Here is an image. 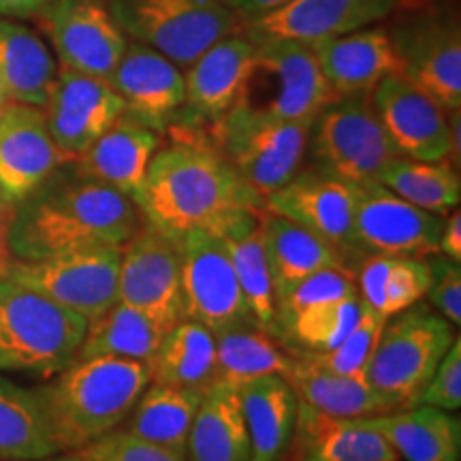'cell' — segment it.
Masks as SVG:
<instances>
[{"mask_svg": "<svg viewBox=\"0 0 461 461\" xmlns=\"http://www.w3.org/2000/svg\"><path fill=\"white\" fill-rule=\"evenodd\" d=\"M400 154L380 124L370 95L336 96L316 115L305 160L310 169L355 184L372 182Z\"/></svg>", "mask_w": 461, "mask_h": 461, "instance_id": "obj_8", "label": "cell"}, {"mask_svg": "<svg viewBox=\"0 0 461 461\" xmlns=\"http://www.w3.org/2000/svg\"><path fill=\"white\" fill-rule=\"evenodd\" d=\"M461 109L457 112L448 113V143H451V154H448V160L455 169H459V146H461Z\"/></svg>", "mask_w": 461, "mask_h": 461, "instance_id": "obj_50", "label": "cell"}, {"mask_svg": "<svg viewBox=\"0 0 461 461\" xmlns=\"http://www.w3.org/2000/svg\"><path fill=\"white\" fill-rule=\"evenodd\" d=\"M167 330L131 305L115 302L88 319L77 357H118L149 361L163 344Z\"/></svg>", "mask_w": 461, "mask_h": 461, "instance_id": "obj_38", "label": "cell"}, {"mask_svg": "<svg viewBox=\"0 0 461 461\" xmlns=\"http://www.w3.org/2000/svg\"><path fill=\"white\" fill-rule=\"evenodd\" d=\"M188 461H250V436L238 387L214 383L203 393L190 428Z\"/></svg>", "mask_w": 461, "mask_h": 461, "instance_id": "obj_31", "label": "cell"}, {"mask_svg": "<svg viewBox=\"0 0 461 461\" xmlns=\"http://www.w3.org/2000/svg\"><path fill=\"white\" fill-rule=\"evenodd\" d=\"M88 319L0 274V372L54 378L71 366Z\"/></svg>", "mask_w": 461, "mask_h": 461, "instance_id": "obj_4", "label": "cell"}, {"mask_svg": "<svg viewBox=\"0 0 461 461\" xmlns=\"http://www.w3.org/2000/svg\"><path fill=\"white\" fill-rule=\"evenodd\" d=\"M62 453L37 389L0 376V459L32 461Z\"/></svg>", "mask_w": 461, "mask_h": 461, "instance_id": "obj_37", "label": "cell"}, {"mask_svg": "<svg viewBox=\"0 0 461 461\" xmlns=\"http://www.w3.org/2000/svg\"><path fill=\"white\" fill-rule=\"evenodd\" d=\"M118 302L157 321L167 331L184 319L182 263L177 240L143 222L122 246Z\"/></svg>", "mask_w": 461, "mask_h": 461, "instance_id": "obj_12", "label": "cell"}, {"mask_svg": "<svg viewBox=\"0 0 461 461\" xmlns=\"http://www.w3.org/2000/svg\"><path fill=\"white\" fill-rule=\"evenodd\" d=\"M58 68L39 32L0 15V96L5 105L20 103L43 109L54 90Z\"/></svg>", "mask_w": 461, "mask_h": 461, "instance_id": "obj_27", "label": "cell"}, {"mask_svg": "<svg viewBox=\"0 0 461 461\" xmlns=\"http://www.w3.org/2000/svg\"><path fill=\"white\" fill-rule=\"evenodd\" d=\"M457 331L429 303H414L384 321L366 378L389 411L420 403L438 363Z\"/></svg>", "mask_w": 461, "mask_h": 461, "instance_id": "obj_6", "label": "cell"}, {"mask_svg": "<svg viewBox=\"0 0 461 461\" xmlns=\"http://www.w3.org/2000/svg\"><path fill=\"white\" fill-rule=\"evenodd\" d=\"M383 325H384L383 316H378L374 310H370L366 305L359 322L355 325V330L350 331L348 336L336 346V348L327 350V353H302L295 357H302V359L336 374L366 376L367 363H370L374 348H376Z\"/></svg>", "mask_w": 461, "mask_h": 461, "instance_id": "obj_42", "label": "cell"}, {"mask_svg": "<svg viewBox=\"0 0 461 461\" xmlns=\"http://www.w3.org/2000/svg\"><path fill=\"white\" fill-rule=\"evenodd\" d=\"M203 393L205 391L171 387L149 380L126 417L122 429L152 445L186 455L190 428Z\"/></svg>", "mask_w": 461, "mask_h": 461, "instance_id": "obj_34", "label": "cell"}, {"mask_svg": "<svg viewBox=\"0 0 461 461\" xmlns=\"http://www.w3.org/2000/svg\"><path fill=\"white\" fill-rule=\"evenodd\" d=\"M336 99L314 48L299 41L255 43L244 82L227 113L276 122H314Z\"/></svg>", "mask_w": 461, "mask_h": 461, "instance_id": "obj_5", "label": "cell"}, {"mask_svg": "<svg viewBox=\"0 0 461 461\" xmlns=\"http://www.w3.org/2000/svg\"><path fill=\"white\" fill-rule=\"evenodd\" d=\"M105 5L129 41L160 51L182 71L240 24L224 0H107Z\"/></svg>", "mask_w": 461, "mask_h": 461, "instance_id": "obj_7", "label": "cell"}, {"mask_svg": "<svg viewBox=\"0 0 461 461\" xmlns=\"http://www.w3.org/2000/svg\"><path fill=\"white\" fill-rule=\"evenodd\" d=\"M216 380L230 387H241L263 376H285L291 372L295 355H291L272 333L252 322H238L214 331Z\"/></svg>", "mask_w": 461, "mask_h": 461, "instance_id": "obj_33", "label": "cell"}, {"mask_svg": "<svg viewBox=\"0 0 461 461\" xmlns=\"http://www.w3.org/2000/svg\"><path fill=\"white\" fill-rule=\"evenodd\" d=\"M90 461H188L186 455L152 445L118 428L79 448Z\"/></svg>", "mask_w": 461, "mask_h": 461, "instance_id": "obj_43", "label": "cell"}, {"mask_svg": "<svg viewBox=\"0 0 461 461\" xmlns=\"http://www.w3.org/2000/svg\"><path fill=\"white\" fill-rule=\"evenodd\" d=\"M50 0H0V15L11 20H34Z\"/></svg>", "mask_w": 461, "mask_h": 461, "instance_id": "obj_48", "label": "cell"}, {"mask_svg": "<svg viewBox=\"0 0 461 461\" xmlns=\"http://www.w3.org/2000/svg\"><path fill=\"white\" fill-rule=\"evenodd\" d=\"M11 216H14V207H9L7 203H3V201H0V274H3L5 265H7L11 258L9 241H7Z\"/></svg>", "mask_w": 461, "mask_h": 461, "instance_id": "obj_49", "label": "cell"}, {"mask_svg": "<svg viewBox=\"0 0 461 461\" xmlns=\"http://www.w3.org/2000/svg\"><path fill=\"white\" fill-rule=\"evenodd\" d=\"M68 160L51 140L43 109L9 103L0 112V201L15 207Z\"/></svg>", "mask_w": 461, "mask_h": 461, "instance_id": "obj_19", "label": "cell"}, {"mask_svg": "<svg viewBox=\"0 0 461 461\" xmlns=\"http://www.w3.org/2000/svg\"><path fill=\"white\" fill-rule=\"evenodd\" d=\"M124 112V101L107 79L62 67L43 107L51 140L68 163L82 157Z\"/></svg>", "mask_w": 461, "mask_h": 461, "instance_id": "obj_18", "label": "cell"}, {"mask_svg": "<svg viewBox=\"0 0 461 461\" xmlns=\"http://www.w3.org/2000/svg\"><path fill=\"white\" fill-rule=\"evenodd\" d=\"M152 383L207 391L216 380V338L199 321L182 319L165 333L152 357Z\"/></svg>", "mask_w": 461, "mask_h": 461, "instance_id": "obj_35", "label": "cell"}, {"mask_svg": "<svg viewBox=\"0 0 461 461\" xmlns=\"http://www.w3.org/2000/svg\"><path fill=\"white\" fill-rule=\"evenodd\" d=\"M169 132L171 141L149 160L140 199L143 222L176 240L188 230L212 229L238 207H263L207 131L176 124Z\"/></svg>", "mask_w": 461, "mask_h": 461, "instance_id": "obj_1", "label": "cell"}, {"mask_svg": "<svg viewBox=\"0 0 461 461\" xmlns=\"http://www.w3.org/2000/svg\"><path fill=\"white\" fill-rule=\"evenodd\" d=\"M353 295H359L355 269L350 265H331V267L305 276L297 285L288 288L285 295L276 302V322L280 327L282 322L293 319L303 310Z\"/></svg>", "mask_w": 461, "mask_h": 461, "instance_id": "obj_41", "label": "cell"}, {"mask_svg": "<svg viewBox=\"0 0 461 461\" xmlns=\"http://www.w3.org/2000/svg\"><path fill=\"white\" fill-rule=\"evenodd\" d=\"M428 261L431 280L425 297L431 308L457 330L461 325V263L445 255H431Z\"/></svg>", "mask_w": 461, "mask_h": 461, "instance_id": "obj_44", "label": "cell"}, {"mask_svg": "<svg viewBox=\"0 0 461 461\" xmlns=\"http://www.w3.org/2000/svg\"><path fill=\"white\" fill-rule=\"evenodd\" d=\"M363 308H366L363 299L353 295L303 310L282 322L278 327V339L293 355L327 353L355 330Z\"/></svg>", "mask_w": 461, "mask_h": 461, "instance_id": "obj_40", "label": "cell"}, {"mask_svg": "<svg viewBox=\"0 0 461 461\" xmlns=\"http://www.w3.org/2000/svg\"><path fill=\"white\" fill-rule=\"evenodd\" d=\"M252 51L255 43L238 31L203 51L184 71L186 103L176 124L210 131L233 107Z\"/></svg>", "mask_w": 461, "mask_h": 461, "instance_id": "obj_22", "label": "cell"}, {"mask_svg": "<svg viewBox=\"0 0 461 461\" xmlns=\"http://www.w3.org/2000/svg\"><path fill=\"white\" fill-rule=\"evenodd\" d=\"M420 403L442 408V411L457 412L461 406V339H453L448 350L438 363L434 376L420 395Z\"/></svg>", "mask_w": 461, "mask_h": 461, "instance_id": "obj_45", "label": "cell"}, {"mask_svg": "<svg viewBox=\"0 0 461 461\" xmlns=\"http://www.w3.org/2000/svg\"><path fill=\"white\" fill-rule=\"evenodd\" d=\"M357 293L384 321L428 295L431 269L428 257L366 255L355 269Z\"/></svg>", "mask_w": 461, "mask_h": 461, "instance_id": "obj_32", "label": "cell"}, {"mask_svg": "<svg viewBox=\"0 0 461 461\" xmlns=\"http://www.w3.org/2000/svg\"><path fill=\"white\" fill-rule=\"evenodd\" d=\"M176 240L182 263L184 319L199 321L212 331L250 322L222 241L207 229L188 230Z\"/></svg>", "mask_w": 461, "mask_h": 461, "instance_id": "obj_16", "label": "cell"}, {"mask_svg": "<svg viewBox=\"0 0 461 461\" xmlns=\"http://www.w3.org/2000/svg\"><path fill=\"white\" fill-rule=\"evenodd\" d=\"M438 255H445L455 263H461V212L453 210L445 216V227L440 233Z\"/></svg>", "mask_w": 461, "mask_h": 461, "instance_id": "obj_46", "label": "cell"}, {"mask_svg": "<svg viewBox=\"0 0 461 461\" xmlns=\"http://www.w3.org/2000/svg\"><path fill=\"white\" fill-rule=\"evenodd\" d=\"M291 0H224L230 14L238 17V22H250L263 17L272 11L285 7Z\"/></svg>", "mask_w": 461, "mask_h": 461, "instance_id": "obj_47", "label": "cell"}, {"mask_svg": "<svg viewBox=\"0 0 461 461\" xmlns=\"http://www.w3.org/2000/svg\"><path fill=\"white\" fill-rule=\"evenodd\" d=\"M34 20L48 34L58 67L90 77L109 82L129 45L103 0H50Z\"/></svg>", "mask_w": 461, "mask_h": 461, "instance_id": "obj_13", "label": "cell"}, {"mask_svg": "<svg viewBox=\"0 0 461 461\" xmlns=\"http://www.w3.org/2000/svg\"><path fill=\"white\" fill-rule=\"evenodd\" d=\"M357 186L316 169H299L285 186L263 199L265 210L312 230L331 244L355 269L361 255L355 244Z\"/></svg>", "mask_w": 461, "mask_h": 461, "instance_id": "obj_15", "label": "cell"}, {"mask_svg": "<svg viewBox=\"0 0 461 461\" xmlns=\"http://www.w3.org/2000/svg\"><path fill=\"white\" fill-rule=\"evenodd\" d=\"M376 180L400 199L438 216H448L461 201L459 169L448 160L429 163L395 157L380 169Z\"/></svg>", "mask_w": 461, "mask_h": 461, "instance_id": "obj_39", "label": "cell"}, {"mask_svg": "<svg viewBox=\"0 0 461 461\" xmlns=\"http://www.w3.org/2000/svg\"><path fill=\"white\" fill-rule=\"evenodd\" d=\"M122 246H86L43 258H9L3 276L92 319L118 302Z\"/></svg>", "mask_w": 461, "mask_h": 461, "instance_id": "obj_10", "label": "cell"}, {"mask_svg": "<svg viewBox=\"0 0 461 461\" xmlns=\"http://www.w3.org/2000/svg\"><path fill=\"white\" fill-rule=\"evenodd\" d=\"M286 380L299 402L331 417L363 419L387 412V406L370 387L366 376L336 374L295 357Z\"/></svg>", "mask_w": 461, "mask_h": 461, "instance_id": "obj_36", "label": "cell"}, {"mask_svg": "<svg viewBox=\"0 0 461 461\" xmlns=\"http://www.w3.org/2000/svg\"><path fill=\"white\" fill-rule=\"evenodd\" d=\"M141 224L135 201L75 167L71 173L56 171L15 207L9 252L31 261L86 246H124Z\"/></svg>", "mask_w": 461, "mask_h": 461, "instance_id": "obj_2", "label": "cell"}, {"mask_svg": "<svg viewBox=\"0 0 461 461\" xmlns=\"http://www.w3.org/2000/svg\"><path fill=\"white\" fill-rule=\"evenodd\" d=\"M370 96L380 124L400 157L429 163L448 160V113L431 96L400 73L380 79Z\"/></svg>", "mask_w": 461, "mask_h": 461, "instance_id": "obj_20", "label": "cell"}, {"mask_svg": "<svg viewBox=\"0 0 461 461\" xmlns=\"http://www.w3.org/2000/svg\"><path fill=\"white\" fill-rule=\"evenodd\" d=\"M263 207H238L207 229L222 241L233 265L248 319L252 325L278 338L276 297L261 235Z\"/></svg>", "mask_w": 461, "mask_h": 461, "instance_id": "obj_23", "label": "cell"}, {"mask_svg": "<svg viewBox=\"0 0 461 461\" xmlns=\"http://www.w3.org/2000/svg\"><path fill=\"white\" fill-rule=\"evenodd\" d=\"M310 129L312 122H276L224 113L207 135L246 186L265 199L303 167Z\"/></svg>", "mask_w": 461, "mask_h": 461, "instance_id": "obj_9", "label": "cell"}, {"mask_svg": "<svg viewBox=\"0 0 461 461\" xmlns=\"http://www.w3.org/2000/svg\"><path fill=\"white\" fill-rule=\"evenodd\" d=\"M3 107H5V101H3V96H0V112H3Z\"/></svg>", "mask_w": 461, "mask_h": 461, "instance_id": "obj_52", "label": "cell"}, {"mask_svg": "<svg viewBox=\"0 0 461 461\" xmlns=\"http://www.w3.org/2000/svg\"><path fill=\"white\" fill-rule=\"evenodd\" d=\"M402 7V0H291L285 7L250 22H240L238 32L252 43L299 41L312 45L380 24Z\"/></svg>", "mask_w": 461, "mask_h": 461, "instance_id": "obj_17", "label": "cell"}, {"mask_svg": "<svg viewBox=\"0 0 461 461\" xmlns=\"http://www.w3.org/2000/svg\"><path fill=\"white\" fill-rule=\"evenodd\" d=\"M56 380L37 389L60 451H79L126 417L152 380L148 361L75 357Z\"/></svg>", "mask_w": 461, "mask_h": 461, "instance_id": "obj_3", "label": "cell"}, {"mask_svg": "<svg viewBox=\"0 0 461 461\" xmlns=\"http://www.w3.org/2000/svg\"><path fill=\"white\" fill-rule=\"evenodd\" d=\"M321 73L336 96L372 95L380 79L400 73L389 31L374 24L312 43Z\"/></svg>", "mask_w": 461, "mask_h": 461, "instance_id": "obj_24", "label": "cell"}, {"mask_svg": "<svg viewBox=\"0 0 461 461\" xmlns=\"http://www.w3.org/2000/svg\"><path fill=\"white\" fill-rule=\"evenodd\" d=\"M261 235L269 274H272L276 302L305 276L331 267L348 265L331 244L274 212H261Z\"/></svg>", "mask_w": 461, "mask_h": 461, "instance_id": "obj_30", "label": "cell"}, {"mask_svg": "<svg viewBox=\"0 0 461 461\" xmlns=\"http://www.w3.org/2000/svg\"><path fill=\"white\" fill-rule=\"evenodd\" d=\"M291 461H400L389 440L363 419H339L299 402Z\"/></svg>", "mask_w": 461, "mask_h": 461, "instance_id": "obj_26", "label": "cell"}, {"mask_svg": "<svg viewBox=\"0 0 461 461\" xmlns=\"http://www.w3.org/2000/svg\"><path fill=\"white\" fill-rule=\"evenodd\" d=\"M445 216L408 203L378 180L357 186L355 244L366 255H438Z\"/></svg>", "mask_w": 461, "mask_h": 461, "instance_id": "obj_14", "label": "cell"}, {"mask_svg": "<svg viewBox=\"0 0 461 461\" xmlns=\"http://www.w3.org/2000/svg\"><path fill=\"white\" fill-rule=\"evenodd\" d=\"M250 436V461H282L297 423L299 397L285 376H263L238 387Z\"/></svg>", "mask_w": 461, "mask_h": 461, "instance_id": "obj_29", "label": "cell"}, {"mask_svg": "<svg viewBox=\"0 0 461 461\" xmlns=\"http://www.w3.org/2000/svg\"><path fill=\"white\" fill-rule=\"evenodd\" d=\"M389 440L403 461H459L461 420L442 408L417 403L412 408L363 417Z\"/></svg>", "mask_w": 461, "mask_h": 461, "instance_id": "obj_28", "label": "cell"}, {"mask_svg": "<svg viewBox=\"0 0 461 461\" xmlns=\"http://www.w3.org/2000/svg\"><path fill=\"white\" fill-rule=\"evenodd\" d=\"M389 31L400 75L431 96L447 113L461 109L459 20L442 14L403 17Z\"/></svg>", "mask_w": 461, "mask_h": 461, "instance_id": "obj_11", "label": "cell"}, {"mask_svg": "<svg viewBox=\"0 0 461 461\" xmlns=\"http://www.w3.org/2000/svg\"><path fill=\"white\" fill-rule=\"evenodd\" d=\"M160 146L163 135L158 131L124 112L73 163L84 176L109 184L140 207L149 160Z\"/></svg>", "mask_w": 461, "mask_h": 461, "instance_id": "obj_25", "label": "cell"}, {"mask_svg": "<svg viewBox=\"0 0 461 461\" xmlns=\"http://www.w3.org/2000/svg\"><path fill=\"white\" fill-rule=\"evenodd\" d=\"M32 461H90L88 457L82 451H62L56 453V455H50V457H43V459H32Z\"/></svg>", "mask_w": 461, "mask_h": 461, "instance_id": "obj_51", "label": "cell"}, {"mask_svg": "<svg viewBox=\"0 0 461 461\" xmlns=\"http://www.w3.org/2000/svg\"><path fill=\"white\" fill-rule=\"evenodd\" d=\"M109 84L124 101L126 113L160 135L180 120L186 103L184 71L160 51L129 41Z\"/></svg>", "mask_w": 461, "mask_h": 461, "instance_id": "obj_21", "label": "cell"}]
</instances>
